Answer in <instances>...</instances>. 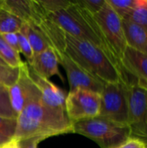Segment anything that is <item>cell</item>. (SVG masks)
<instances>
[{
  "label": "cell",
  "mask_w": 147,
  "mask_h": 148,
  "mask_svg": "<svg viewBox=\"0 0 147 148\" xmlns=\"http://www.w3.org/2000/svg\"><path fill=\"white\" fill-rule=\"evenodd\" d=\"M73 133V123L66 111L52 108L42 98L27 105L16 117V129L13 139L22 140L49 137Z\"/></svg>",
  "instance_id": "6da1fadb"
},
{
  "label": "cell",
  "mask_w": 147,
  "mask_h": 148,
  "mask_svg": "<svg viewBox=\"0 0 147 148\" xmlns=\"http://www.w3.org/2000/svg\"><path fill=\"white\" fill-rule=\"evenodd\" d=\"M65 52L81 68L104 83H127L132 79L119 69L103 50L87 41L66 34Z\"/></svg>",
  "instance_id": "7a4b0ae2"
},
{
  "label": "cell",
  "mask_w": 147,
  "mask_h": 148,
  "mask_svg": "<svg viewBox=\"0 0 147 148\" xmlns=\"http://www.w3.org/2000/svg\"><path fill=\"white\" fill-rule=\"evenodd\" d=\"M49 16L66 34L77 39L87 41L100 48L119 69L123 70L120 62L106 42L94 16L75 1H72V3L66 9L52 13Z\"/></svg>",
  "instance_id": "3957f363"
},
{
  "label": "cell",
  "mask_w": 147,
  "mask_h": 148,
  "mask_svg": "<svg viewBox=\"0 0 147 148\" xmlns=\"http://www.w3.org/2000/svg\"><path fill=\"white\" fill-rule=\"evenodd\" d=\"M73 133L95 141L101 148H118L129 139V127L97 116L73 123Z\"/></svg>",
  "instance_id": "277c9868"
},
{
  "label": "cell",
  "mask_w": 147,
  "mask_h": 148,
  "mask_svg": "<svg viewBox=\"0 0 147 148\" xmlns=\"http://www.w3.org/2000/svg\"><path fill=\"white\" fill-rule=\"evenodd\" d=\"M129 116V138L135 139L147 148V91L132 78L127 84Z\"/></svg>",
  "instance_id": "5b68a950"
},
{
  "label": "cell",
  "mask_w": 147,
  "mask_h": 148,
  "mask_svg": "<svg viewBox=\"0 0 147 148\" xmlns=\"http://www.w3.org/2000/svg\"><path fill=\"white\" fill-rule=\"evenodd\" d=\"M128 82H120L105 84L103 91L101 94L99 116L120 124H128Z\"/></svg>",
  "instance_id": "8992f818"
},
{
  "label": "cell",
  "mask_w": 147,
  "mask_h": 148,
  "mask_svg": "<svg viewBox=\"0 0 147 148\" xmlns=\"http://www.w3.org/2000/svg\"><path fill=\"white\" fill-rule=\"evenodd\" d=\"M94 17L106 42L114 56L120 62L127 47L122 28V19L116 14L107 1L101 10L94 15Z\"/></svg>",
  "instance_id": "52a82bcc"
},
{
  "label": "cell",
  "mask_w": 147,
  "mask_h": 148,
  "mask_svg": "<svg viewBox=\"0 0 147 148\" xmlns=\"http://www.w3.org/2000/svg\"><path fill=\"white\" fill-rule=\"evenodd\" d=\"M101 95L76 88L67 95L65 111L72 123L92 119L100 115Z\"/></svg>",
  "instance_id": "ba28073f"
},
{
  "label": "cell",
  "mask_w": 147,
  "mask_h": 148,
  "mask_svg": "<svg viewBox=\"0 0 147 148\" xmlns=\"http://www.w3.org/2000/svg\"><path fill=\"white\" fill-rule=\"evenodd\" d=\"M8 89L10 105L16 117L27 105L42 98L41 92L29 76L27 62H23L19 67L18 78Z\"/></svg>",
  "instance_id": "9c48e42d"
},
{
  "label": "cell",
  "mask_w": 147,
  "mask_h": 148,
  "mask_svg": "<svg viewBox=\"0 0 147 148\" xmlns=\"http://www.w3.org/2000/svg\"><path fill=\"white\" fill-rule=\"evenodd\" d=\"M55 54L59 64L63 67L66 72L70 91L76 88H82L100 95L101 94L106 83L85 71L72 58H70L66 52Z\"/></svg>",
  "instance_id": "30bf717a"
},
{
  "label": "cell",
  "mask_w": 147,
  "mask_h": 148,
  "mask_svg": "<svg viewBox=\"0 0 147 148\" xmlns=\"http://www.w3.org/2000/svg\"><path fill=\"white\" fill-rule=\"evenodd\" d=\"M0 5L31 25H36L49 16L37 0H3L0 1Z\"/></svg>",
  "instance_id": "8fae6325"
},
{
  "label": "cell",
  "mask_w": 147,
  "mask_h": 148,
  "mask_svg": "<svg viewBox=\"0 0 147 148\" xmlns=\"http://www.w3.org/2000/svg\"><path fill=\"white\" fill-rule=\"evenodd\" d=\"M29 73L31 80L42 94V101L49 106L65 110V101L67 94L52 83L49 79L43 78L35 73L29 67Z\"/></svg>",
  "instance_id": "7c38bea8"
},
{
  "label": "cell",
  "mask_w": 147,
  "mask_h": 148,
  "mask_svg": "<svg viewBox=\"0 0 147 148\" xmlns=\"http://www.w3.org/2000/svg\"><path fill=\"white\" fill-rule=\"evenodd\" d=\"M28 65L35 73L43 78L49 80L53 75H58L62 81H64L59 70L57 56L51 48H48L42 52L35 55L31 63Z\"/></svg>",
  "instance_id": "4fadbf2b"
},
{
  "label": "cell",
  "mask_w": 147,
  "mask_h": 148,
  "mask_svg": "<svg viewBox=\"0 0 147 148\" xmlns=\"http://www.w3.org/2000/svg\"><path fill=\"white\" fill-rule=\"evenodd\" d=\"M32 26L41 33L49 48H51L55 53L65 52L66 33L54 21H52L49 16L43 18L38 24Z\"/></svg>",
  "instance_id": "5bb4252c"
},
{
  "label": "cell",
  "mask_w": 147,
  "mask_h": 148,
  "mask_svg": "<svg viewBox=\"0 0 147 148\" xmlns=\"http://www.w3.org/2000/svg\"><path fill=\"white\" fill-rule=\"evenodd\" d=\"M123 70L132 77L147 81V55L126 47L120 60Z\"/></svg>",
  "instance_id": "9a60e30c"
},
{
  "label": "cell",
  "mask_w": 147,
  "mask_h": 148,
  "mask_svg": "<svg viewBox=\"0 0 147 148\" xmlns=\"http://www.w3.org/2000/svg\"><path fill=\"white\" fill-rule=\"evenodd\" d=\"M122 28L127 47L147 55L146 29L129 20H122Z\"/></svg>",
  "instance_id": "2e32d148"
},
{
  "label": "cell",
  "mask_w": 147,
  "mask_h": 148,
  "mask_svg": "<svg viewBox=\"0 0 147 148\" xmlns=\"http://www.w3.org/2000/svg\"><path fill=\"white\" fill-rule=\"evenodd\" d=\"M20 32H22L28 39V41L33 49L34 56L37 55V54L42 52L43 50H45L46 49L49 48V44L47 43V42L45 41L43 36L41 35V33L32 25L23 22Z\"/></svg>",
  "instance_id": "e0dca14e"
},
{
  "label": "cell",
  "mask_w": 147,
  "mask_h": 148,
  "mask_svg": "<svg viewBox=\"0 0 147 148\" xmlns=\"http://www.w3.org/2000/svg\"><path fill=\"white\" fill-rule=\"evenodd\" d=\"M23 21L0 5V35L7 33H18Z\"/></svg>",
  "instance_id": "ac0fdd59"
},
{
  "label": "cell",
  "mask_w": 147,
  "mask_h": 148,
  "mask_svg": "<svg viewBox=\"0 0 147 148\" xmlns=\"http://www.w3.org/2000/svg\"><path fill=\"white\" fill-rule=\"evenodd\" d=\"M0 57L11 68H19L23 63L20 57V54L5 42L2 35H0Z\"/></svg>",
  "instance_id": "d6986e66"
},
{
  "label": "cell",
  "mask_w": 147,
  "mask_h": 148,
  "mask_svg": "<svg viewBox=\"0 0 147 148\" xmlns=\"http://www.w3.org/2000/svg\"><path fill=\"white\" fill-rule=\"evenodd\" d=\"M123 20H129L147 30V0H136L135 7Z\"/></svg>",
  "instance_id": "ffe728a7"
},
{
  "label": "cell",
  "mask_w": 147,
  "mask_h": 148,
  "mask_svg": "<svg viewBox=\"0 0 147 148\" xmlns=\"http://www.w3.org/2000/svg\"><path fill=\"white\" fill-rule=\"evenodd\" d=\"M116 14L123 20L126 19L135 7L136 0H106Z\"/></svg>",
  "instance_id": "44dd1931"
},
{
  "label": "cell",
  "mask_w": 147,
  "mask_h": 148,
  "mask_svg": "<svg viewBox=\"0 0 147 148\" xmlns=\"http://www.w3.org/2000/svg\"><path fill=\"white\" fill-rule=\"evenodd\" d=\"M0 116L16 118V115L10 105L9 89L7 87L3 85H0Z\"/></svg>",
  "instance_id": "7402d4cb"
},
{
  "label": "cell",
  "mask_w": 147,
  "mask_h": 148,
  "mask_svg": "<svg viewBox=\"0 0 147 148\" xmlns=\"http://www.w3.org/2000/svg\"><path fill=\"white\" fill-rule=\"evenodd\" d=\"M18 75L19 68L0 65V85L10 88L16 82Z\"/></svg>",
  "instance_id": "603a6c76"
},
{
  "label": "cell",
  "mask_w": 147,
  "mask_h": 148,
  "mask_svg": "<svg viewBox=\"0 0 147 148\" xmlns=\"http://www.w3.org/2000/svg\"><path fill=\"white\" fill-rule=\"evenodd\" d=\"M16 129V118L0 116V136L12 140Z\"/></svg>",
  "instance_id": "cb8c5ba5"
},
{
  "label": "cell",
  "mask_w": 147,
  "mask_h": 148,
  "mask_svg": "<svg viewBox=\"0 0 147 148\" xmlns=\"http://www.w3.org/2000/svg\"><path fill=\"white\" fill-rule=\"evenodd\" d=\"M39 2L48 15L66 9L72 3V1L66 0H42Z\"/></svg>",
  "instance_id": "d4e9b609"
},
{
  "label": "cell",
  "mask_w": 147,
  "mask_h": 148,
  "mask_svg": "<svg viewBox=\"0 0 147 148\" xmlns=\"http://www.w3.org/2000/svg\"><path fill=\"white\" fill-rule=\"evenodd\" d=\"M18 44H19V52L22 53L25 58L27 59V63L29 64L31 63L33 58H34V52L33 49L28 41V39L26 38V36L22 33V32H18Z\"/></svg>",
  "instance_id": "484cf974"
},
{
  "label": "cell",
  "mask_w": 147,
  "mask_h": 148,
  "mask_svg": "<svg viewBox=\"0 0 147 148\" xmlns=\"http://www.w3.org/2000/svg\"><path fill=\"white\" fill-rule=\"evenodd\" d=\"M75 2L94 16L101 10L106 3V0H81Z\"/></svg>",
  "instance_id": "4316f807"
},
{
  "label": "cell",
  "mask_w": 147,
  "mask_h": 148,
  "mask_svg": "<svg viewBox=\"0 0 147 148\" xmlns=\"http://www.w3.org/2000/svg\"><path fill=\"white\" fill-rule=\"evenodd\" d=\"M3 38L5 40V42L16 52H19V44H18V35L17 33H7L2 35Z\"/></svg>",
  "instance_id": "83f0119b"
},
{
  "label": "cell",
  "mask_w": 147,
  "mask_h": 148,
  "mask_svg": "<svg viewBox=\"0 0 147 148\" xmlns=\"http://www.w3.org/2000/svg\"><path fill=\"white\" fill-rule=\"evenodd\" d=\"M118 148H146L144 143L141 141L135 140V139H131L129 138L126 141H125L120 147Z\"/></svg>",
  "instance_id": "f1b7e54d"
},
{
  "label": "cell",
  "mask_w": 147,
  "mask_h": 148,
  "mask_svg": "<svg viewBox=\"0 0 147 148\" xmlns=\"http://www.w3.org/2000/svg\"><path fill=\"white\" fill-rule=\"evenodd\" d=\"M18 141L21 148H37L38 144L41 142L37 139H26Z\"/></svg>",
  "instance_id": "f546056e"
},
{
  "label": "cell",
  "mask_w": 147,
  "mask_h": 148,
  "mask_svg": "<svg viewBox=\"0 0 147 148\" xmlns=\"http://www.w3.org/2000/svg\"><path fill=\"white\" fill-rule=\"evenodd\" d=\"M0 148H21L19 145V141L12 139L10 140H9L8 142H6L5 144H3V146H1Z\"/></svg>",
  "instance_id": "4dcf8cb0"
},
{
  "label": "cell",
  "mask_w": 147,
  "mask_h": 148,
  "mask_svg": "<svg viewBox=\"0 0 147 148\" xmlns=\"http://www.w3.org/2000/svg\"><path fill=\"white\" fill-rule=\"evenodd\" d=\"M137 82H138V85L139 87L145 88L147 91V81H145V80H138Z\"/></svg>",
  "instance_id": "1f68e13d"
},
{
  "label": "cell",
  "mask_w": 147,
  "mask_h": 148,
  "mask_svg": "<svg viewBox=\"0 0 147 148\" xmlns=\"http://www.w3.org/2000/svg\"><path fill=\"white\" fill-rule=\"evenodd\" d=\"M9 140H9V139H6V138H4V137L0 136V147H1V146H3V144H5L6 142H8Z\"/></svg>",
  "instance_id": "d6a6232c"
},
{
  "label": "cell",
  "mask_w": 147,
  "mask_h": 148,
  "mask_svg": "<svg viewBox=\"0 0 147 148\" xmlns=\"http://www.w3.org/2000/svg\"><path fill=\"white\" fill-rule=\"evenodd\" d=\"M0 65H3V66H8L4 62H3V60L0 57Z\"/></svg>",
  "instance_id": "836d02e7"
}]
</instances>
